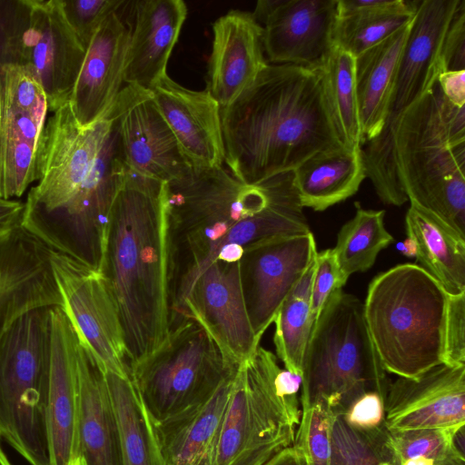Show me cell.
Returning a JSON list of instances; mask_svg holds the SVG:
<instances>
[{"instance_id": "obj_1", "label": "cell", "mask_w": 465, "mask_h": 465, "mask_svg": "<svg viewBox=\"0 0 465 465\" xmlns=\"http://www.w3.org/2000/svg\"><path fill=\"white\" fill-rule=\"evenodd\" d=\"M113 110L83 127L68 102L47 117L36 155V184L21 226L51 251L100 268L113 201L125 165Z\"/></svg>"}, {"instance_id": "obj_2", "label": "cell", "mask_w": 465, "mask_h": 465, "mask_svg": "<svg viewBox=\"0 0 465 465\" xmlns=\"http://www.w3.org/2000/svg\"><path fill=\"white\" fill-rule=\"evenodd\" d=\"M166 199L173 319L223 246L237 244L245 251L264 241L312 232L287 176L247 184L223 166L192 169L166 183Z\"/></svg>"}, {"instance_id": "obj_3", "label": "cell", "mask_w": 465, "mask_h": 465, "mask_svg": "<svg viewBox=\"0 0 465 465\" xmlns=\"http://www.w3.org/2000/svg\"><path fill=\"white\" fill-rule=\"evenodd\" d=\"M224 163L247 184L292 172L312 155L345 146L327 96L322 64L268 65L221 108Z\"/></svg>"}, {"instance_id": "obj_4", "label": "cell", "mask_w": 465, "mask_h": 465, "mask_svg": "<svg viewBox=\"0 0 465 465\" xmlns=\"http://www.w3.org/2000/svg\"><path fill=\"white\" fill-rule=\"evenodd\" d=\"M99 271L117 305L130 370L153 353L170 330L166 183L125 166L113 201Z\"/></svg>"}, {"instance_id": "obj_5", "label": "cell", "mask_w": 465, "mask_h": 465, "mask_svg": "<svg viewBox=\"0 0 465 465\" xmlns=\"http://www.w3.org/2000/svg\"><path fill=\"white\" fill-rule=\"evenodd\" d=\"M391 160L399 206L410 201L465 238V106L438 82L399 116Z\"/></svg>"}, {"instance_id": "obj_6", "label": "cell", "mask_w": 465, "mask_h": 465, "mask_svg": "<svg viewBox=\"0 0 465 465\" xmlns=\"http://www.w3.org/2000/svg\"><path fill=\"white\" fill-rule=\"evenodd\" d=\"M449 297L415 263L398 264L372 279L363 315L386 372L417 378L445 364Z\"/></svg>"}, {"instance_id": "obj_7", "label": "cell", "mask_w": 465, "mask_h": 465, "mask_svg": "<svg viewBox=\"0 0 465 465\" xmlns=\"http://www.w3.org/2000/svg\"><path fill=\"white\" fill-rule=\"evenodd\" d=\"M369 334L363 303L339 290L315 322L302 361L301 409L322 402L342 415L368 391L383 400L389 386Z\"/></svg>"}, {"instance_id": "obj_8", "label": "cell", "mask_w": 465, "mask_h": 465, "mask_svg": "<svg viewBox=\"0 0 465 465\" xmlns=\"http://www.w3.org/2000/svg\"><path fill=\"white\" fill-rule=\"evenodd\" d=\"M48 310L26 312L0 337V439L30 465H49Z\"/></svg>"}, {"instance_id": "obj_9", "label": "cell", "mask_w": 465, "mask_h": 465, "mask_svg": "<svg viewBox=\"0 0 465 465\" xmlns=\"http://www.w3.org/2000/svg\"><path fill=\"white\" fill-rule=\"evenodd\" d=\"M239 366L197 321L184 318L130 377L150 422L158 423L207 401Z\"/></svg>"}, {"instance_id": "obj_10", "label": "cell", "mask_w": 465, "mask_h": 465, "mask_svg": "<svg viewBox=\"0 0 465 465\" xmlns=\"http://www.w3.org/2000/svg\"><path fill=\"white\" fill-rule=\"evenodd\" d=\"M276 356L258 346L234 376L213 465H265L294 444L300 421L276 392Z\"/></svg>"}, {"instance_id": "obj_11", "label": "cell", "mask_w": 465, "mask_h": 465, "mask_svg": "<svg viewBox=\"0 0 465 465\" xmlns=\"http://www.w3.org/2000/svg\"><path fill=\"white\" fill-rule=\"evenodd\" d=\"M84 55L62 0H15L4 63L19 64L34 76L51 113L69 101Z\"/></svg>"}, {"instance_id": "obj_12", "label": "cell", "mask_w": 465, "mask_h": 465, "mask_svg": "<svg viewBox=\"0 0 465 465\" xmlns=\"http://www.w3.org/2000/svg\"><path fill=\"white\" fill-rule=\"evenodd\" d=\"M460 0H419L411 30L400 58L380 134L362 146L366 175L372 183L391 174V142L399 116L430 91L445 72L442 45Z\"/></svg>"}, {"instance_id": "obj_13", "label": "cell", "mask_w": 465, "mask_h": 465, "mask_svg": "<svg viewBox=\"0 0 465 465\" xmlns=\"http://www.w3.org/2000/svg\"><path fill=\"white\" fill-rule=\"evenodd\" d=\"M62 309L104 371L130 377L124 331L111 288L97 269L51 251Z\"/></svg>"}, {"instance_id": "obj_14", "label": "cell", "mask_w": 465, "mask_h": 465, "mask_svg": "<svg viewBox=\"0 0 465 465\" xmlns=\"http://www.w3.org/2000/svg\"><path fill=\"white\" fill-rule=\"evenodd\" d=\"M49 111L40 84L24 67L0 63V197L15 200L36 182V155Z\"/></svg>"}, {"instance_id": "obj_15", "label": "cell", "mask_w": 465, "mask_h": 465, "mask_svg": "<svg viewBox=\"0 0 465 465\" xmlns=\"http://www.w3.org/2000/svg\"><path fill=\"white\" fill-rule=\"evenodd\" d=\"M312 232L262 242L244 251L241 282L247 313L262 339L292 289L317 255Z\"/></svg>"}, {"instance_id": "obj_16", "label": "cell", "mask_w": 465, "mask_h": 465, "mask_svg": "<svg viewBox=\"0 0 465 465\" xmlns=\"http://www.w3.org/2000/svg\"><path fill=\"white\" fill-rule=\"evenodd\" d=\"M184 318L197 321L238 365L260 345L245 306L240 262L216 260L196 278L171 326Z\"/></svg>"}, {"instance_id": "obj_17", "label": "cell", "mask_w": 465, "mask_h": 465, "mask_svg": "<svg viewBox=\"0 0 465 465\" xmlns=\"http://www.w3.org/2000/svg\"><path fill=\"white\" fill-rule=\"evenodd\" d=\"M113 110L122 160L128 170L163 183L191 172L192 166L149 91L126 84Z\"/></svg>"}, {"instance_id": "obj_18", "label": "cell", "mask_w": 465, "mask_h": 465, "mask_svg": "<svg viewBox=\"0 0 465 465\" xmlns=\"http://www.w3.org/2000/svg\"><path fill=\"white\" fill-rule=\"evenodd\" d=\"M465 424V365L440 364L417 378L398 377L384 398L390 432L460 429Z\"/></svg>"}, {"instance_id": "obj_19", "label": "cell", "mask_w": 465, "mask_h": 465, "mask_svg": "<svg viewBox=\"0 0 465 465\" xmlns=\"http://www.w3.org/2000/svg\"><path fill=\"white\" fill-rule=\"evenodd\" d=\"M50 254L20 220L0 226V337L30 311L62 307Z\"/></svg>"}, {"instance_id": "obj_20", "label": "cell", "mask_w": 465, "mask_h": 465, "mask_svg": "<svg viewBox=\"0 0 465 465\" xmlns=\"http://www.w3.org/2000/svg\"><path fill=\"white\" fill-rule=\"evenodd\" d=\"M49 316L46 428L49 465H82L79 437L78 338L60 306Z\"/></svg>"}, {"instance_id": "obj_21", "label": "cell", "mask_w": 465, "mask_h": 465, "mask_svg": "<svg viewBox=\"0 0 465 465\" xmlns=\"http://www.w3.org/2000/svg\"><path fill=\"white\" fill-rule=\"evenodd\" d=\"M149 92L192 168L222 167L225 148L221 106L209 91L188 89L166 74Z\"/></svg>"}, {"instance_id": "obj_22", "label": "cell", "mask_w": 465, "mask_h": 465, "mask_svg": "<svg viewBox=\"0 0 465 465\" xmlns=\"http://www.w3.org/2000/svg\"><path fill=\"white\" fill-rule=\"evenodd\" d=\"M131 26L119 11L110 15L93 35L70 95L73 112L83 127L104 119L124 83Z\"/></svg>"}, {"instance_id": "obj_23", "label": "cell", "mask_w": 465, "mask_h": 465, "mask_svg": "<svg viewBox=\"0 0 465 465\" xmlns=\"http://www.w3.org/2000/svg\"><path fill=\"white\" fill-rule=\"evenodd\" d=\"M338 0H282L262 25L267 62L321 65L333 46Z\"/></svg>"}, {"instance_id": "obj_24", "label": "cell", "mask_w": 465, "mask_h": 465, "mask_svg": "<svg viewBox=\"0 0 465 465\" xmlns=\"http://www.w3.org/2000/svg\"><path fill=\"white\" fill-rule=\"evenodd\" d=\"M206 89L221 108L232 104L268 65L263 28L252 14L232 10L213 25Z\"/></svg>"}, {"instance_id": "obj_25", "label": "cell", "mask_w": 465, "mask_h": 465, "mask_svg": "<svg viewBox=\"0 0 465 465\" xmlns=\"http://www.w3.org/2000/svg\"><path fill=\"white\" fill-rule=\"evenodd\" d=\"M133 4L124 83L149 91L167 74V64L187 7L182 0H139Z\"/></svg>"}, {"instance_id": "obj_26", "label": "cell", "mask_w": 465, "mask_h": 465, "mask_svg": "<svg viewBox=\"0 0 465 465\" xmlns=\"http://www.w3.org/2000/svg\"><path fill=\"white\" fill-rule=\"evenodd\" d=\"M76 361L82 465H124L120 431L104 370L79 340Z\"/></svg>"}, {"instance_id": "obj_27", "label": "cell", "mask_w": 465, "mask_h": 465, "mask_svg": "<svg viewBox=\"0 0 465 465\" xmlns=\"http://www.w3.org/2000/svg\"><path fill=\"white\" fill-rule=\"evenodd\" d=\"M236 371L204 402L166 420L150 422L160 465H213L219 429Z\"/></svg>"}, {"instance_id": "obj_28", "label": "cell", "mask_w": 465, "mask_h": 465, "mask_svg": "<svg viewBox=\"0 0 465 465\" xmlns=\"http://www.w3.org/2000/svg\"><path fill=\"white\" fill-rule=\"evenodd\" d=\"M292 174L302 206L324 211L355 194L367 178L362 146L318 153Z\"/></svg>"}, {"instance_id": "obj_29", "label": "cell", "mask_w": 465, "mask_h": 465, "mask_svg": "<svg viewBox=\"0 0 465 465\" xmlns=\"http://www.w3.org/2000/svg\"><path fill=\"white\" fill-rule=\"evenodd\" d=\"M411 24L412 21L355 57L362 146L377 137L383 128L398 64Z\"/></svg>"}, {"instance_id": "obj_30", "label": "cell", "mask_w": 465, "mask_h": 465, "mask_svg": "<svg viewBox=\"0 0 465 465\" xmlns=\"http://www.w3.org/2000/svg\"><path fill=\"white\" fill-rule=\"evenodd\" d=\"M405 225L416 244L418 265L450 295L465 292V238L413 205L406 213Z\"/></svg>"}, {"instance_id": "obj_31", "label": "cell", "mask_w": 465, "mask_h": 465, "mask_svg": "<svg viewBox=\"0 0 465 465\" xmlns=\"http://www.w3.org/2000/svg\"><path fill=\"white\" fill-rule=\"evenodd\" d=\"M121 437L124 465H160L151 423L131 379L104 371Z\"/></svg>"}, {"instance_id": "obj_32", "label": "cell", "mask_w": 465, "mask_h": 465, "mask_svg": "<svg viewBox=\"0 0 465 465\" xmlns=\"http://www.w3.org/2000/svg\"><path fill=\"white\" fill-rule=\"evenodd\" d=\"M355 214L340 229L333 248L338 264L349 277L371 268L381 250L389 246L393 236L384 224V210H370L354 203Z\"/></svg>"}, {"instance_id": "obj_33", "label": "cell", "mask_w": 465, "mask_h": 465, "mask_svg": "<svg viewBox=\"0 0 465 465\" xmlns=\"http://www.w3.org/2000/svg\"><path fill=\"white\" fill-rule=\"evenodd\" d=\"M419 0H395L382 9L338 16L333 45L357 57L411 23Z\"/></svg>"}, {"instance_id": "obj_34", "label": "cell", "mask_w": 465, "mask_h": 465, "mask_svg": "<svg viewBox=\"0 0 465 465\" xmlns=\"http://www.w3.org/2000/svg\"><path fill=\"white\" fill-rule=\"evenodd\" d=\"M322 66L329 104L343 144L349 148L362 146L355 56L333 45Z\"/></svg>"}, {"instance_id": "obj_35", "label": "cell", "mask_w": 465, "mask_h": 465, "mask_svg": "<svg viewBox=\"0 0 465 465\" xmlns=\"http://www.w3.org/2000/svg\"><path fill=\"white\" fill-rule=\"evenodd\" d=\"M458 430H412L397 432L387 430L388 444L394 464L465 465L464 451L455 441Z\"/></svg>"}, {"instance_id": "obj_36", "label": "cell", "mask_w": 465, "mask_h": 465, "mask_svg": "<svg viewBox=\"0 0 465 465\" xmlns=\"http://www.w3.org/2000/svg\"><path fill=\"white\" fill-rule=\"evenodd\" d=\"M273 342L285 370L302 376L304 353L313 328L311 300L290 294L273 320Z\"/></svg>"}, {"instance_id": "obj_37", "label": "cell", "mask_w": 465, "mask_h": 465, "mask_svg": "<svg viewBox=\"0 0 465 465\" xmlns=\"http://www.w3.org/2000/svg\"><path fill=\"white\" fill-rule=\"evenodd\" d=\"M330 465H395L388 444L387 430L360 431L335 417L331 430Z\"/></svg>"}, {"instance_id": "obj_38", "label": "cell", "mask_w": 465, "mask_h": 465, "mask_svg": "<svg viewBox=\"0 0 465 465\" xmlns=\"http://www.w3.org/2000/svg\"><path fill=\"white\" fill-rule=\"evenodd\" d=\"M336 415L322 402L302 409L294 444L300 449L306 465H330L331 430Z\"/></svg>"}, {"instance_id": "obj_39", "label": "cell", "mask_w": 465, "mask_h": 465, "mask_svg": "<svg viewBox=\"0 0 465 465\" xmlns=\"http://www.w3.org/2000/svg\"><path fill=\"white\" fill-rule=\"evenodd\" d=\"M124 4L121 0H62L64 15L85 50L100 25Z\"/></svg>"}, {"instance_id": "obj_40", "label": "cell", "mask_w": 465, "mask_h": 465, "mask_svg": "<svg viewBox=\"0 0 465 465\" xmlns=\"http://www.w3.org/2000/svg\"><path fill=\"white\" fill-rule=\"evenodd\" d=\"M347 280L338 264L333 249L317 252L311 297V312L314 323L328 299L332 293L341 290Z\"/></svg>"}, {"instance_id": "obj_41", "label": "cell", "mask_w": 465, "mask_h": 465, "mask_svg": "<svg viewBox=\"0 0 465 465\" xmlns=\"http://www.w3.org/2000/svg\"><path fill=\"white\" fill-rule=\"evenodd\" d=\"M344 421L360 431L384 427V400L375 391H368L353 401L341 415Z\"/></svg>"}, {"instance_id": "obj_42", "label": "cell", "mask_w": 465, "mask_h": 465, "mask_svg": "<svg viewBox=\"0 0 465 465\" xmlns=\"http://www.w3.org/2000/svg\"><path fill=\"white\" fill-rule=\"evenodd\" d=\"M445 364L465 365V292L449 297Z\"/></svg>"}, {"instance_id": "obj_43", "label": "cell", "mask_w": 465, "mask_h": 465, "mask_svg": "<svg viewBox=\"0 0 465 465\" xmlns=\"http://www.w3.org/2000/svg\"><path fill=\"white\" fill-rule=\"evenodd\" d=\"M442 60L445 71L465 70V1L460 0L444 36Z\"/></svg>"}, {"instance_id": "obj_44", "label": "cell", "mask_w": 465, "mask_h": 465, "mask_svg": "<svg viewBox=\"0 0 465 465\" xmlns=\"http://www.w3.org/2000/svg\"><path fill=\"white\" fill-rule=\"evenodd\" d=\"M274 384L277 394L290 413L300 421L302 409L299 406L298 392L302 387V376L280 369L275 376Z\"/></svg>"}, {"instance_id": "obj_45", "label": "cell", "mask_w": 465, "mask_h": 465, "mask_svg": "<svg viewBox=\"0 0 465 465\" xmlns=\"http://www.w3.org/2000/svg\"><path fill=\"white\" fill-rule=\"evenodd\" d=\"M438 84L451 104L465 106V70L441 73L438 77Z\"/></svg>"}, {"instance_id": "obj_46", "label": "cell", "mask_w": 465, "mask_h": 465, "mask_svg": "<svg viewBox=\"0 0 465 465\" xmlns=\"http://www.w3.org/2000/svg\"><path fill=\"white\" fill-rule=\"evenodd\" d=\"M15 0H0V63H4L8 28Z\"/></svg>"}, {"instance_id": "obj_47", "label": "cell", "mask_w": 465, "mask_h": 465, "mask_svg": "<svg viewBox=\"0 0 465 465\" xmlns=\"http://www.w3.org/2000/svg\"><path fill=\"white\" fill-rule=\"evenodd\" d=\"M23 209V202L0 197V226L20 220Z\"/></svg>"}, {"instance_id": "obj_48", "label": "cell", "mask_w": 465, "mask_h": 465, "mask_svg": "<svg viewBox=\"0 0 465 465\" xmlns=\"http://www.w3.org/2000/svg\"><path fill=\"white\" fill-rule=\"evenodd\" d=\"M265 465H306V462L300 449L293 444L279 452Z\"/></svg>"}, {"instance_id": "obj_49", "label": "cell", "mask_w": 465, "mask_h": 465, "mask_svg": "<svg viewBox=\"0 0 465 465\" xmlns=\"http://www.w3.org/2000/svg\"><path fill=\"white\" fill-rule=\"evenodd\" d=\"M282 0H259L252 14V17L262 26L271 14L282 4Z\"/></svg>"}, {"instance_id": "obj_50", "label": "cell", "mask_w": 465, "mask_h": 465, "mask_svg": "<svg viewBox=\"0 0 465 465\" xmlns=\"http://www.w3.org/2000/svg\"><path fill=\"white\" fill-rule=\"evenodd\" d=\"M396 248L403 255L409 258L416 257V244L413 240L409 237L401 242H397Z\"/></svg>"}, {"instance_id": "obj_51", "label": "cell", "mask_w": 465, "mask_h": 465, "mask_svg": "<svg viewBox=\"0 0 465 465\" xmlns=\"http://www.w3.org/2000/svg\"><path fill=\"white\" fill-rule=\"evenodd\" d=\"M0 465H12L0 444Z\"/></svg>"}]
</instances>
